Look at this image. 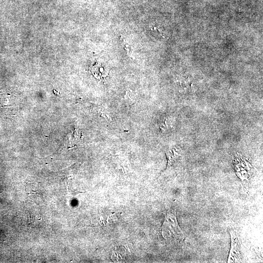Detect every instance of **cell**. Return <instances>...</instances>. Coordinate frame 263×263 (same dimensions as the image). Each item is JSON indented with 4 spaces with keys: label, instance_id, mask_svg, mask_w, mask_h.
I'll return each instance as SVG.
<instances>
[{
    "label": "cell",
    "instance_id": "obj_1",
    "mask_svg": "<svg viewBox=\"0 0 263 263\" xmlns=\"http://www.w3.org/2000/svg\"><path fill=\"white\" fill-rule=\"evenodd\" d=\"M161 231L163 238L167 240L181 241L185 238L178 224L174 209L171 208L167 211Z\"/></svg>",
    "mask_w": 263,
    "mask_h": 263
},
{
    "label": "cell",
    "instance_id": "obj_2",
    "mask_svg": "<svg viewBox=\"0 0 263 263\" xmlns=\"http://www.w3.org/2000/svg\"><path fill=\"white\" fill-rule=\"evenodd\" d=\"M234 166L237 176L243 183L246 185L251 177L252 167L248 161L240 155H237L235 157Z\"/></svg>",
    "mask_w": 263,
    "mask_h": 263
},
{
    "label": "cell",
    "instance_id": "obj_3",
    "mask_svg": "<svg viewBox=\"0 0 263 263\" xmlns=\"http://www.w3.org/2000/svg\"><path fill=\"white\" fill-rule=\"evenodd\" d=\"M231 237V247L227 260V263L240 262L242 259V251L241 242L238 235L234 231L230 232Z\"/></svg>",
    "mask_w": 263,
    "mask_h": 263
},
{
    "label": "cell",
    "instance_id": "obj_4",
    "mask_svg": "<svg viewBox=\"0 0 263 263\" xmlns=\"http://www.w3.org/2000/svg\"><path fill=\"white\" fill-rule=\"evenodd\" d=\"M168 158L167 169L170 168L180 156V151L176 148L172 149L166 153Z\"/></svg>",
    "mask_w": 263,
    "mask_h": 263
},
{
    "label": "cell",
    "instance_id": "obj_5",
    "mask_svg": "<svg viewBox=\"0 0 263 263\" xmlns=\"http://www.w3.org/2000/svg\"><path fill=\"white\" fill-rule=\"evenodd\" d=\"M108 70L101 65H96L91 69V73L97 79H101L108 75Z\"/></svg>",
    "mask_w": 263,
    "mask_h": 263
},
{
    "label": "cell",
    "instance_id": "obj_6",
    "mask_svg": "<svg viewBox=\"0 0 263 263\" xmlns=\"http://www.w3.org/2000/svg\"><path fill=\"white\" fill-rule=\"evenodd\" d=\"M174 122V119L171 116H168L163 119V122L161 124V128L165 131L170 127H172V124Z\"/></svg>",
    "mask_w": 263,
    "mask_h": 263
},
{
    "label": "cell",
    "instance_id": "obj_7",
    "mask_svg": "<svg viewBox=\"0 0 263 263\" xmlns=\"http://www.w3.org/2000/svg\"><path fill=\"white\" fill-rule=\"evenodd\" d=\"M122 42L124 48L126 51L128 55L131 56L133 53V48L132 45L124 38H122Z\"/></svg>",
    "mask_w": 263,
    "mask_h": 263
}]
</instances>
